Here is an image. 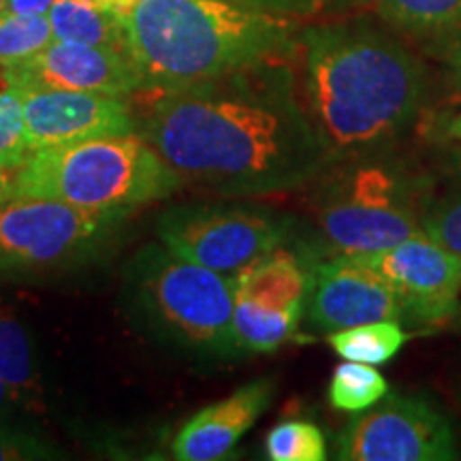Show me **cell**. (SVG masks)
<instances>
[{
    "label": "cell",
    "mask_w": 461,
    "mask_h": 461,
    "mask_svg": "<svg viewBox=\"0 0 461 461\" xmlns=\"http://www.w3.org/2000/svg\"><path fill=\"white\" fill-rule=\"evenodd\" d=\"M321 229L339 255H376L423 233L391 173L359 167L321 207Z\"/></svg>",
    "instance_id": "ba28073f"
},
{
    "label": "cell",
    "mask_w": 461,
    "mask_h": 461,
    "mask_svg": "<svg viewBox=\"0 0 461 461\" xmlns=\"http://www.w3.org/2000/svg\"><path fill=\"white\" fill-rule=\"evenodd\" d=\"M235 3L246 5V7H255L267 14L291 17V15H310L316 11L325 9L327 5L336 3V0H235Z\"/></svg>",
    "instance_id": "4316f807"
},
{
    "label": "cell",
    "mask_w": 461,
    "mask_h": 461,
    "mask_svg": "<svg viewBox=\"0 0 461 461\" xmlns=\"http://www.w3.org/2000/svg\"><path fill=\"white\" fill-rule=\"evenodd\" d=\"M305 96L331 158L376 149L417 118L423 68L389 34L367 24L303 32Z\"/></svg>",
    "instance_id": "7a4b0ae2"
},
{
    "label": "cell",
    "mask_w": 461,
    "mask_h": 461,
    "mask_svg": "<svg viewBox=\"0 0 461 461\" xmlns=\"http://www.w3.org/2000/svg\"><path fill=\"white\" fill-rule=\"evenodd\" d=\"M380 14L414 34H442L461 26V0H380Z\"/></svg>",
    "instance_id": "ffe728a7"
},
{
    "label": "cell",
    "mask_w": 461,
    "mask_h": 461,
    "mask_svg": "<svg viewBox=\"0 0 461 461\" xmlns=\"http://www.w3.org/2000/svg\"><path fill=\"white\" fill-rule=\"evenodd\" d=\"M448 132H451L453 137H459V140H461V115H459V118H455L451 124H448Z\"/></svg>",
    "instance_id": "d6a6232c"
},
{
    "label": "cell",
    "mask_w": 461,
    "mask_h": 461,
    "mask_svg": "<svg viewBox=\"0 0 461 461\" xmlns=\"http://www.w3.org/2000/svg\"><path fill=\"white\" fill-rule=\"evenodd\" d=\"M235 297L280 312H302L310 291V272L291 252L276 248L233 278Z\"/></svg>",
    "instance_id": "9a60e30c"
},
{
    "label": "cell",
    "mask_w": 461,
    "mask_h": 461,
    "mask_svg": "<svg viewBox=\"0 0 461 461\" xmlns=\"http://www.w3.org/2000/svg\"><path fill=\"white\" fill-rule=\"evenodd\" d=\"M56 0H7L5 11L20 15H48Z\"/></svg>",
    "instance_id": "83f0119b"
},
{
    "label": "cell",
    "mask_w": 461,
    "mask_h": 461,
    "mask_svg": "<svg viewBox=\"0 0 461 461\" xmlns=\"http://www.w3.org/2000/svg\"><path fill=\"white\" fill-rule=\"evenodd\" d=\"M389 384L383 374L367 363L346 361L339 363L330 383V402L333 408L346 412L367 411L387 395Z\"/></svg>",
    "instance_id": "44dd1931"
},
{
    "label": "cell",
    "mask_w": 461,
    "mask_h": 461,
    "mask_svg": "<svg viewBox=\"0 0 461 461\" xmlns=\"http://www.w3.org/2000/svg\"><path fill=\"white\" fill-rule=\"evenodd\" d=\"M274 400V383L258 378L222 402L212 403L188 419L173 438V457L182 461H216L227 457Z\"/></svg>",
    "instance_id": "5bb4252c"
},
{
    "label": "cell",
    "mask_w": 461,
    "mask_h": 461,
    "mask_svg": "<svg viewBox=\"0 0 461 461\" xmlns=\"http://www.w3.org/2000/svg\"><path fill=\"white\" fill-rule=\"evenodd\" d=\"M387 278L408 316L442 325L457 312L461 261L429 235L419 233L376 255H361Z\"/></svg>",
    "instance_id": "7c38bea8"
},
{
    "label": "cell",
    "mask_w": 461,
    "mask_h": 461,
    "mask_svg": "<svg viewBox=\"0 0 461 461\" xmlns=\"http://www.w3.org/2000/svg\"><path fill=\"white\" fill-rule=\"evenodd\" d=\"M14 408H17L14 395H11V391L7 384H5V380L0 378V420H11V412H14Z\"/></svg>",
    "instance_id": "f546056e"
},
{
    "label": "cell",
    "mask_w": 461,
    "mask_h": 461,
    "mask_svg": "<svg viewBox=\"0 0 461 461\" xmlns=\"http://www.w3.org/2000/svg\"><path fill=\"white\" fill-rule=\"evenodd\" d=\"M423 233L461 261V197L445 201L425 218Z\"/></svg>",
    "instance_id": "d4e9b609"
},
{
    "label": "cell",
    "mask_w": 461,
    "mask_h": 461,
    "mask_svg": "<svg viewBox=\"0 0 461 461\" xmlns=\"http://www.w3.org/2000/svg\"><path fill=\"white\" fill-rule=\"evenodd\" d=\"M265 453L272 461H322L327 457L325 436L310 420H282L265 438Z\"/></svg>",
    "instance_id": "603a6c76"
},
{
    "label": "cell",
    "mask_w": 461,
    "mask_h": 461,
    "mask_svg": "<svg viewBox=\"0 0 461 461\" xmlns=\"http://www.w3.org/2000/svg\"><path fill=\"white\" fill-rule=\"evenodd\" d=\"M14 90H73L129 96L143 90V82L126 51L51 41L39 54L9 65Z\"/></svg>",
    "instance_id": "4fadbf2b"
},
{
    "label": "cell",
    "mask_w": 461,
    "mask_h": 461,
    "mask_svg": "<svg viewBox=\"0 0 461 461\" xmlns=\"http://www.w3.org/2000/svg\"><path fill=\"white\" fill-rule=\"evenodd\" d=\"M54 41L48 15L0 14V65H15Z\"/></svg>",
    "instance_id": "7402d4cb"
},
{
    "label": "cell",
    "mask_w": 461,
    "mask_h": 461,
    "mask_svg": "<svg viewBox=\"0 0 461 461\" xmlns=\"http://www.w3.org/2000/svg\"><path fill=\"white\" fill-rule=\"evenodd\" d=\"M0 378L5 380L15 403L24 411L41 408V376L26 327L14 310L0 302Z\"/></svg>",
    "instance_id": "e0dca14e"
},
{
    "label": "cell",
    "mask_w": 461,
    "mask_h": 461,
    "mask_svg": "<svg viewBox=\"0 0 461 461\" xmlns=\"http://www.w3.org/2000/svg\"><path fill=\"white\" fill-rule=\"evenodd\" d=\"M126 51L143 90H173L272 60L291 17L235 0H140L124 14Z\"/></svg>",
    "instance_id": "3957f363"
},
{
    "label": "cell",
    "mask_w": 461,
    "mask_h": 461,
    "mask_svg": "<svg viewBox=\"0 0 461 461\" xmlns=\"http://www.w3.org/2000/svg\"><path fill=\"white\" fill-rule=\"evenodd\" d=\"M457 457L451 423L425 397L389 395L346 425L342 461H448Z\"/></svg>",
    "instance_id": "9c48e42d"
},
{
    "label": "cell",
    "mask_w": 461,
    "mask_h": 461,
    "mask_svg": "<svg viewBox=\"0 0 461 461\" xmlns=\"http://www.w3.org/2000/svg\"><path fill=\"white\" fill-rule=\"evenodd\" d=\"M451 75H453V82L457 84V88H461V39L459 43L455 45L451 54Z\"/></svg>",
    "instance_id": "4dcf8cb0"
},
{
    "label": "cell",
    "mask_w": 461,
    "mask_h": 461,
    "mask_svg": "<svg viewBox=\"0 0 461 461\" xmlns=\"http://www.w3.org/2000/svg\"><path fill=\"white\" fill-rule=\"evenodd\" d=\"M26 143L34 149L135 132L140 120L126 96L73 90H17Z\"/></svg>",
    "instance_id": "8fae6325"
},
{
    "label": "cell",
    "mask_w": 461,
    "mask_h": 461,
    "mask_svg": "<svg viewBox=\"0 0 461 461\" xmlns=\"http://www.w3.org/2000/svg\"><path fill=\"white\" fill-rule=\"evenodd\" d=\"M54 457L41 438L28 434L11 420H0V461H24Z\"/></svg>",
    "instance_id": "484cf974"
},
{
    "label": "cell",
    "mask_w": 461,
    "mask_h": 461,
    "mask_svg": "<svg viewBox=\"0 0 461 461\" xmlns=\"http://www.w3.org/2000/svg\"><path fill=\"white\" fill-rule=\"evenodd\" d=\"M126 286L148 325L180 348L214 359L241 353L233 331L235 288L227 276L165 244H149L126 265Z\"/></svg>",
    "instance_id": "5b68a950"
},
{
    "label": "cell",
    "mask_w": 461,
    "mask_h": 461,
    "mask_svg": "<svg viewBox=\"0 0 461 461\" xmlns=\"http://www.w3.org/2000/svg\"><path fill=\"white\" fill-rule=\"evenodd\" d=\"M126 214L88 212L48 197H14L0 205V276L31 278L95 258Z\"/></svg>",
    "instance_id": "8992f818"
},
{
    "label": "cell",
    "mask_w": 461,
    "mask_h": 461,
    "mask_svg": "<svg viewBox=\"0 0 461 461\" xmlns=\"http://www.w3.org/2000/svg\"><path fill=\"white\" fill-rule=\"evenodd\" d=\"M327 342L346 361L383 366L400 353L402 346L406 344V333L397 325V321H378L333 331Z\"/></svg>",
    "instance_id": "d6986e66"
},
{
    "label": "cell",
    "mask_w": 461,
    "mask_h": 461,
    "mask_svg": "<svg viewBox=\"0 0 461 461\" xmlns=\"http://www.w3.org/2000/svg\"><path fill=\"white\" fill-rule=\"evenodd\" d=\"M31 157L24 135L22 95L17 90L0 92V165H20Z\"/></svg>",
    "instance_id": "cb8c5ba5"
},
{
    "label": "cell",
    "mask_w": 461,
    "mask_h": 461,
    "mask_svg": "<svg viewBox=\"0 0 461 461\" xmlns=\"http://www.w3.org/2000/svg\"><path fill=\"white\" fill-rule=\"evenodd\" d=\"M5 5H7V0H0V14H5Z\"/></svg>",
    "instance_id": "836d02e7"
},
{
    "label": "cell",
    "mask_w": 461,
    "mask_h": 461,
    "mask_svg": "<svg viewBox=\"0 0 461 461\" xmlns=\"http://www.w3.org/2000/svg\"><path fill=\"white\" fill-rule=\"evenodd\" d=\"M308 316L312 327L333 333L378 321H402L406 310L393 285L355 255H339L310 272Z\"/></svg>",
    "instance_id": "30bf717a"
},
{
    "label": "cell",
    "mask_w": 461,
    "mask_h": 461,
    "mask_svg": "<svg viewBox=\"0 0 461 461\" xmlns=\"http://www.w3.org/2000/svg\"><path fill=\"white\" fill-rule=\"evenodd\" d=\"M182 184L140 131L31 152L17 169L15 197H48L88 212L131 214Z\"/></svg>",
    "instance_id": "277c9868"
},
{
    "label": "cell",
    "mask_w": 461,
    "mask_h": 461,
    "mask_svg": "<svg viewBox=\"0 0 461 461\" xmlns=\"http://www.w3.org/2000/svg\"><path fill=\"white\" fill-rule=\"evenodd\" d=\"M157 235L177 257L233 280L241 269L280 248L286 229L267 212L246 205H177L167 210Z\"/></svg>",
    "instance_id": "52a82bcc"
},
{
    "label": "cell",
    "mask_w": 461,
    "mask_h": 461,
    "mask_svg": "<svg viewBox=\"0 0 461 461\" xmlns=\"http://www.w3.org/2000/svg\"><path fill=\"white\" fill-rule=\"evenodd\" d=\"M20 165H0V205L15 197V180Z\"/></svg>",
    "instance_id": "f1b7e54d"
},
{
    "label": "cell",
    "mask_w": 461,
    "mask_h": 461,
    "mask_svg": "<svg viewBox=\"0 0 461 461\" xmlns=\"http://www.w3.org/2000/svg\"><path fill=\"white\" fill-rule=\"evenodd\" d=\"M302 312H280L235 297L233 331L241 350L274 353L295 336Z\"/></svg>",
    "instance_id": "ac0fdd59"
},
{
    "label": "cell",
    "mask_w": 461,
    "mask_h": 461,
    "mask_svg": "<svg viewBox=\"0 0 461 461\" xmlns=\"http://www.w3.org/2000/svg\"><path fill=\"white\" fill-rule=\"evenodd\" d=\"M48 20L54 41L126 51L124 11L109 5L96 0H56L48 11Z\"/></svg>",
    "instance_id": "2e32d148"
},
{
    "label": "cell",
    "mask_w": 461,
    "mask_h": 461,
    "mask_svg": "<svg viewBox=\"0 0 461 461\" xmlns=\"http://www.w3.org/2000/svg\"><path fill=\"white\" fill-rule=\"evenodd\" d=\"M269 60L210 82L158 92L137 131L180 184L222 194L291 190L319 176L331 154Z\"/></svg>",
    "instance_id": "6da1fadb"
},
{
    "label": "cell",
    "mask_w": 461,
    "mask_h": 461,
    "mask_svg": "<svg viewBox=\"0 0 461 461\" xmlns=\"http://www.w3.org/2000/svg\"><path fill=\"white\" fill-rule=\"evenodd\" d=\"M96 3H103V5H109V7H113V9H120V11H129L131 7H135L137 3H140V0H96Z\"/></svg>",
    "instance_id": "1f68e13d"
}]
</instances>
